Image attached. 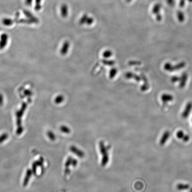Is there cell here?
Masks as SVG:
<instances>
[{"mask_svg": "<svg viewBox=\"0 0 192 192\" xmlns=\"http://www.w3.org/2000/svg\"><path fill=\"white\" fill-rule=\"evenodd\" d=\"M162 6L159 3H157L153 5L152 8V13L155 16L157 21L160 22L162 20V17L160 13Z\"/></svg>", "mask_w": 192, "mask_h": 192, "instance_id": "6da1fadb", "label": "cell"}, {"mask_svg": "<svg viewBox=\"0 0 192 192\" xmlns=\"http://www.w3.org/2000/svg\"><path fill=\"white\" fill-rule=\"evenodd\" d=\"M185 63L184 62H181L180 63L178 64L177 65L175 66H173L172 64L169 63H167L164 65V68L166 71L168 72H172L173 70H179L185 67Z\"/></svg>", "mask_w": 192, "mask_h": 192, "instance_id": "7a4b0ae2", "label": "cell"}, {"mask_svg": "<svg viewBox=\"0 0 192 192\" xmlns=\"http://www.w3.org/2000/svg\"><path fill=\"white\" fill-rule=\"evenodd\" d=\"M192 110V102H189L187 103L186 105L185 106L184 111L181 114V117L184 119H186L188 118L190 113Z\"/></svg>", "mask_w": 192, "mask_h": 192, "instance_id": "3957f363", "label": "cell"}, {"mask_svg": "<svg viewBox=\"0 0 192 192\" xmlns=\"http://www.w3.org/2000/svg\"><path fill=\"white\" fill-rule=\"evenodd\" d=\"M69 150L71 152H72V153H74V154L76 155L79 158H84V156L85 155L83 151L80 150V149H78L74 146H70L69 148Z\"/></svg>", "mask_w": 192, "mask_h": 192, "instance_id": "277c9868", "label": "cell"}, {"mask_svg": "<svg viewBox=\"0 0 192 192\" xmlns=\"http://www.w3.org/2000/svg\"><path fill=\"white\" fill-rule=\"evenodd\" d=\"M170 136V133L169 131L166 130L164 132L162 137L160 138V140L159 141V144L160 146H162L165 144L166 142L169 140Z\"/></svg>", "mask_w": 192, "mask_h": 192, "instance_id": "5b68a950", "label": "cell"}, {"mask_svg": "<svg viewBox=\"0 0 192 192\" xmlns=\"http://www.w3.org/2000/svg\"><path fill=\"white\" fill-rule=\"evenodd\" d=\"M177 137L179 139H181L184 142H188L190 139L189 135L185 134L182 130H178L176 133Z\"/></svg>", "mask_w": 192, "mask_h": 192, "instance_id": "8992f818", "label": "cell"}, {"mask_svg": "<svg viewBox=\"0 0 192 192\" xmlns=\"http://www.w3.org/2000/svg\"><path fill=\"white\" fill-rule=\"evenodd\" d=\"M69 9L68 5L66 4H63L61 6L60 8V13L61 16L63 18H66L68 16Z\"/></svg>", "mask_w": 192, "mask_h": 192, "instance_id": "52a82bcc", "label": "cell"}, {"mask_svg": "<svg viewBox=\"0 0 192 192\" xmlns=\"http://www.w3.org/2000/svg\"><path fill=\"white\" fill-rule=\"evenodd\" d=\"M25 16L29 18V20H30L33 23H38L39 22V20L37 17H35L33 14L31 13L30 12L28 11L27 10H24L23 11Z\"/></svg>", "mask_w": 192, "mask_h": 192, "instance_id": "ba28073f", "label": "cell"}, {"mask_svg": "<svg viewBox=\"0 0 192 192\" xmlns=\"http://www.w3.org/2000/svg\"><path fill=\"white\" fill-rule=\"evenodd\" d=\"M161 100L163 104H166L167 103L171 102L173 101V96L169 94H164L162 95Z\"/></svg>", "mask_w": 192, "mask_h": 192, "instance_id": "9c48e42d", "label": "cell"}, {"mask_svg": "<svg viewBox=\"0 0 192 192\" xmlns=\"http://www.w3.org/2000/svg\"><path fill=\"white\" fill-rule=\"evenodd\" d=\"M32 171L31 169H28L26 171V175L25 176V178L24 179L23 181V186L25 187L29 183V179L32 176Z\"/></svg>", "mask_w": 192, "mask_h": 192, "instance_id": "30bf717a", "label": "cell"}, {"mask_svg": "<svg viewBox=\"0 0 192 192\" xmlns=\"http://www.w3.org/2000/svg\"><path fill=\"white\" fill-rule=\"evenodd\" d=\"M177 189L179 191L187 190L190 189V187L187 184L179 183L176 185Z\"/></svg>", "mask_w": 192, "mask_h": 192, "instance_id": "8fae6325", "label": "cell"}, {"mask_svg": "<svg viewBox=\"0 0 192 192\" xmlns=\"http://www.w3.org/2000/svg\"><path fill=\"white\" fill-rule=\"evenodd\" d=\"M99 144L100 152H101V153L102 156L108 154L107 149L105 146L104 142H102V141H101L99 142Z\"/></svg>", "mask_w": 192, "mask_h": 192, "instance_id": "7c38bea8", "label": "cell"}, {"mask_svg": "<svg viewBox=\"0 0 192 192\" xmlns=\"http://www.w3.org/2000/svg\"><path fill=\"white\" fill-rule=\"evenodd\" d=\"M7 35L6 33H3L1 35V40L0 41V48L2 49L4 47L7 43V41L8 40Z\"/></svg>", "mask_w": 192, "mask_h": 192, "instance_id": "4fadbf2b", "label": "cell"}, {"mask_svg": "<svg viewBox=\"0 0 192 192\" xmlns=\"http://www.w3.org/2000/svg\"><path fill=\"white\" fill-rule=\"evenodd\" d=\"M177 18L178 22L180 23H182L185 20V16L182 10H178L177 13Z\"/></svg>", "mask_w": 192, "mask_h": 192, "instance_id": "5bb4252c", "label": "cell"}, {"mask_svg": "<svg viewBox=\"0 0 192 192\" xmlns=\"http://www.w3.org/2000/svg\"><path fill=\"white\" fill-rule=\"evenodd\" d=\"M14 22L12 19L9 18H4L2 20V23L3 25L6 26H9L12 25L13 24Z\"/></svg>", "mask_w": 192, "mask_h": 192, "instance_id": "9a60e30c", "label": "cell"}, {"mask_svg": "<svg viewBox=\"0 0 192 192\" xmlns=\"http://www.w3.org/2000/svg\"><path fill=\"white\" fill-rule=\"evenodd\" d=\"M89 17V16L86 13L83 15L80 19L79 22L80 24L82 25L86 24V23L87 21V20L88 19Z\"/></svg>", "mask_w": 192, "mask_h": 192, "instance_id": "2e32d148", "label": "cell"}, {"mask_svg": "<svg viewBox=\"0 0 192 192\" xmlns=\"http://www.w3.org/2000/svg\"><path fill=\"white\" fill-rule=\"evenodd\" d=\"M181 78V83L180 84V86L182 88L185 85V84L186 83L187 80L188 79L187 74L185 73L183 74Z\"/></svg>", "mask_w": 192, "mask_h": 192, "instance_id": "e0dca14e", "label": "cell"}, {"mask_svg": "<svg viewBox=\"0 0 192 192\" xmlns=\"http://www.w3.org/2000/svg\"><path fill=\"white\" fill-rule=\"evenodd\" d=\"M109 161V157L108 155H106L105 156H102V160H101V165L102 166H105L107 165Z\"/></svg>", "mask_w": 192, "mask_h": 192, "instance_id": "ac0fdd59", "label": "cell"}, {"mask_svg": "<svg viewBox=\"0 0 192 192\" xmlns=\"http://www.w3.org/2000/svg\"><path fill=\"white\" fill-rule=\"evenodd\" d=\"M42 0H35V10L37 11H38L41 9V2Z\"/></svg>", "mask_w": 192, "mask_h": 192, "instance_id": "d6986e66", "label": "cell"}, {"mask_svg": "<svg viewBox=\"0 0 192 192\" xmlns=\"http://www.w3.org/2000/svg\"><path fill=\"white\" fill-rule=\"evenodd\" d=\"M60 129V130L62 132V133H66V134H69L71 132V130H70V129L66 126H61Z\"/></svg>", "mask_w": 192, "mask_h": 192, "instance_id": "ffe728a7", "label": "cell"}, {"mask_svg": "<svg viewBox=\"0 0 192 192\" xmlns=\"http://www.w3.org/2000/svg\"><path fill=\"white\" fill-rule=\"evenodd\" d=\"M47 136L49 138V139L52 141H54L56 139V137L55 136V134L51 131H49L47 132Z\"/></svg>", "mask_w": 192, "mask_h": 192, "instance_id": "44dd1931", "label": "cell"}, {"mask_svg": "<svg viewBox=\"0 0 192 192\" xmlns=\"http://www.w3.org/2000/svg\"><path fill=\"white\" fill-rule=\"evenodd\" d=\"M72 158L69 156L68 157V158L67 159L65 163V168H69V166L71 165V163H72Z\"/></svg>", "mask_w": 192, "mask_h": 192, "instance_id": "7402d4cb", "label": "cell"}, {"mask_svg": "<svg viewBox=\"0 0 192 192\" xmlns=\"http://www.w3.org/2000/svg\"><path fill=\"white\" fill-rule=\"evenodd\" d=\"M9 137V135L7 133H4L0 136V143H2L4 142Z\"/></svg>", "mask_w": 192, "mask_h": 192, "instance_id": "603a6c76", "label": "cell"}, {"mask_svg": "<svg viewBox=\"0 0 192 192\" xmlns=\"http://www.w3.org/2000/svg\"><path fill=\"white\" fill-rule=\"evenodd\" d=\"M38 165H37L35 162H34L32 164V173L34 175H36L37 174V168L38 167Z\"/></svg>", "mask_w": 192, "mask_h": 192, "instance_id": "cb8c5ba5", "label": "cell"}, {"mask_svg": "<svg viewBox=\"0 0 192 192\" xmlns=\"http://www.w3.org/2000/svg\"><path fill=\"white\" fill-rule=\"evenodd\" d=\"M23 131V128L22 126H18L17 128V129L16 130V134L18 135H20L21 134Z\"/></svg>", "mask_w": 192, "mask_h": 192, "instance_id": "d4e9b609", "label": "cell"}, {"mask_svg": "<svg viewBox=\"0 0 192 192\" xmlns=\"http://www.w3.org/2000/svg\"><path fill=\"white\" fill-rule=\"evenodd\" d=\"M186 1V0H180V2H179V7L180 8V9H181L182 8H183L185 6Z\"/></svg>", "mask_w": 192, "mask_h": 192, "instance_id": "484cf974", "label": "cell"}, {"mask_svg": "<svg viewBox=\"0 0 192 192\" xmlns=\"http://www.w3.org/2000/svg\"><path fill=\"white\" fill-rule=\"evenodd\" d=\"M166 2L167 4L170 6L173 7L175 4V1L174 0H166Z\"/></svg>", "mask_w": 192, "mask_h": 192, "instance_id": "4316f807", "label": "cell"}, {"mask_svg": "<svg viewBox=\"0 0 192 192\" xmlns=\"http://www.w3.org/2000/svg\"><path fill=\"white\" fill-rule=\"evenodd\" d=\"M33 0H25V4L28 6H32Z\"/></svg>", "mask_w": 192, "mask_h": 192, "instance_id": "83f0119b", "label": "cell"}, {"mask_svg": "<svg viewBox=\"0 0 192 192\" xmlns=\"http://www.w3.org/2000/svg\"><path fill=\"white\" fill-rule=\"evenodd\" d=\"M77 159H74L72 158V163H71V165L74 167H76L77 165Z\"/></svg>", "mask_w": 192, "mask_h": 192, "instance_id": "f1b7e54d", "label": "cell"}, {"mask_svg": "<svg viewBox=\"0 0 192 192\" xmlns=\"http://www.w3.org/2000/svg\"><path fill=\"white\" fill-rule=\"evenodd\" d=\"M17 127L22 126V120H21V118H17Z\"/></svg>", "mask_w": 192, "mask_h": 192, "instance_id": "f546056e", "label": "cell"}, {"mask_svg": "<svg viewBox=\"0 0 192 192\" xmlns=\"http://www.w3.org/2000/svg\"><path fill=\"white\" fill-rule=\"evenodd\" d=\"M3 102V97L2 94H0V105H2Z\"/></svg>", "mask_w": 192, "mask_h": 192, "instance_id": "4dcf8cb0", "label": "cell"}, {"mask_svg": "<svg viewBox=\"0 0 192 192\" xmlns=\"http://www.w3.org/2000/svg\"><path fill=\"white\" fill-rule=\"evenodd\" d=\"M126 2H128V3H129V2H131L133 0H126Z\"/></svg>", "mask_w": 192, "mask_h": 192, "instance_id": "1f68e13d", "label": "cell"}, {"mask_svg": "<svg viewBox=\"0 0 192 192\" xmlns=\"http://www.w3.org/2000/svg\"><path fill=\"white\" fill-rule=\"evenodd\" d=\"M188 2H190V3H192V0H187Z\"/></svg>", "mask_w": 192, "mask_h": 192, "instance_id": "d6a6232c", "label": "cell"}, {"mask_svg": "<svg viewBox=\"0 0 192 192\" xmlns=\"http://www.w3.org/2000/svg\"><path fill=\"white\" fill-rule=\"evenodd\" d=\"M189 190H190V191H189V192H192V188H190Z\"/></svg>", "mask_w": 192, "mask_h": 192, "instance_id": "836d02e7", "label": "cell"}, {"mask_svg": "<svg viewBox=\"0 0 192 192\" xmlns=\"http://www.w3.org/2000/svg\"></svg>", "mask_w": 192, "mask_h": 192, "instance_id": "e575fe53", "label": "cell"}]
</instances>
